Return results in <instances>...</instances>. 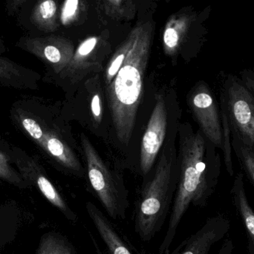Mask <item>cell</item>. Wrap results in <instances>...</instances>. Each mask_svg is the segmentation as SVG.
Returning a JSON list of instances; mask_svg holds the SVG:
<instances>
[{
  "label": "cell",
  "instance_id": "cell-25",
  "mask_svg": "<svg viewBox=\"0 0 254 254\" xmlns=\"http://www.w3.org/2000/svg\"><path fill=\"white\" fill-rule=\"evenodd\" d=\"M90 107L94 122L97 125H99L102 121L103 117V101L101 94L99 92H95L92 95Z\"/></svg>",
  "mask_w": 254,
  "mask_h": 254
},
{
  "label": "cell",
  "instance_id": "cell-20",
  "mask_svg": "<svg viewBox=\"0 0 254 254\" xmlns=\"http://www.w3.org/2000/svg\"><path fill=\"white\" fill-rule=\"evenodd\" d=\"M104 13L116 19H133L136 13V5L131 0H106L101 1Z\"/></svg>",
  "mask_w": 254,
  "mask_h": 254
},
{
  "label": "cell",
  "instance_id": "cell-13",
  "mask_svg": "<svg viewBox=\"0 0 254 254\" xmlns=\"http://www.w3.org/2000/svg\"><path fill=\"white\" fill-rule=\"evenodd\" d=\"M86 210L109 254H134L105 213L93 202L86 203Z\"/></svg>",
  "mask_w": 254,
  "mask_h": 254
},
{
  "label": "cell",
  "instance_id": "cell-9",
  "mask_svg": "<svg viewBox=\"0 0 254 254\" xmlns=\"http://www.w3.org/2000/svg\"><path fill=\"white\" fill-rule=\"evenodd\" d=\"M167 124L165 101L162 96H158L140 146L139 173L143 178L153 168L159 156L165 138Z\"/></svg>",
  "mask_w": 254,
  "mask_h": 254
},
{
  "label": "cell",
  "instance_id": "cell-12",
  "mask_svg": "<svg viewBox=\"0 0 254 254\" xmlns=\"http://www.w3.org/2000/svg\"><path fill=\"white\" fill-rule=\"evenodd\" d=\"M231 228V222L225 215L212 216L169 254H209L213 246L225 238Z\"/></svg>",
  "mask_w": 254,
  "mask_h": 254
},
{
  "label": "cell",
  "instance_id": "cell-7",
  "mask_svg": "<svg viewBox=\"0 0 254 254\" xmlns=\"http://www.w3.org/2000/svg\"><path fill=\"white\" fill-rule=\"evenodd\" d=\"M226 111L238 139L254 149V98L238 81L233 80L227 90Z\"/></svg>",
  "mask_w": 254,
  "mask_h": 254
},
{
  "label": "cell",
  "instance_id": "cell-22",
  "mask_svg": "<svg viewBox=\"0 0 254 254\" xmlns=\"http://www.w3.org/2000/svg\"><path fill=\"white\" fill-rule=\"evenodd\" d=\"M130 43H131V39L128 34L126 40L119 46L116 53L110 59L105 72L106 87L111 85L113 79H115L116 75L120 70L121 67L123 65L127 55H128V50H129Z\"/></svg>",
  "mask_w": 254,
  "mask_h": 254
},
{
  "label": "cell",
  "instance_id": "cell-11",
  "mask_svg": "<svg viewBox=\"0 0 254 254\" xmlns=\"http://www.w3.org/2000/svg\"><path fill=\"white\" fill-rule=\"evenodd\" d=\"M21 43L22 49L38 57L59 75L66 68L75 51L71 40L59 35L25 38Z\"/></svg>",
  "mask_w": 254,
  "mask_h": 254
},
{
  "label": "cell",
  "instance_id": "cell-6",
  "mask_svg": "<svg viewBox=\"0 0 254 254\" xmlns=\"http://www.w3.org/2000/svg\"><path fill=\"white\" fill-rule=\"evenodd\" d=\"M10 155L13 164L17 167L24 180L33 183L51 204L56 207L72 223L78 222V216L71 209L65 198L49 180L42 166L19 148L10 147Z\"/></svg>",
  "mask_w": 254,
  "mask_h": 254
},
{
  "label": "cell",
  "instance_id": "cell-18",
  "mask_svg": "<svg viewBox=\"0 0 254 254\" xmlns=\"http://www.w3.org/2000/svg\"><path fill=\"white\" fill-rule=\"evenodd\" d=\"M10 147L0 143V178L19 188H26L28 183L13 167Z\"/></svg>",
  "mask_w": 254,
  "mask_h": 254
},
{
  "label": "cell",
  "instance_id": "cell-17",
  "mask_svg": "<svg viewBox=\"0 0 254 254\" xmlns=\"http://www.w3.org/2000/svg\"><path fill=\"white\" fill-rule=\"evenodd\" d=\"M58 4L53 0L40 1L33 11V22L42 31H55L58 28Z\"/></svg>",
  "mask_w": 254,
  "mask_h": 254
},
{
  "label": "cell",
  "instance_id": "cell-4",
  "mask_svg": "<svg viewBox=\"0 0 254 254\" xmlns=\"http://www.w3.org/2000/svg\"><path fill=\"white\" fill-rule=\"evenodd\" d=\"M11 116L19 129L49 158L69 174L80 178L85 168L65 140L40 117L31 101H21L12 107Z\"/></svg>",
  "mask_w": 254,
  "mask_h": 254
},
{
  "label": "cell",
  "instance_id": "cell-19",
  "mask_svg": "<svg viewBox=\"0 0 254 254\" xmlns=\"http://www.w3.org/2000/svg\"><path fill=\"white\" fill-rule=\"evenodd\" d=\"M37 254H77V252L65 237L58 234H49L42 239Z\"/></svg>",
  "mask_w": 254,
  "mask_h": 254
},
{
  "label": "cell",
  "instance_id": "cell-23",
  "mask_svg": "<svg viewBox=\"0 0 254 254\" xmlns=\"http://www.w3.org/2000/svg\"><path fill=\"white\" fill-rule=\"evenodd\" d=\"M86 2L79 0H68L61 9V20L64 25H69L79 20L86 11Z\"/></svg>",
  "mask_w": 254,
  "mask_h": 254
},
{
  "label": "cell",
  "instance_id": "cell-14",
  "mask_svg": "<svg viewBox=\"0 0 254 254\" xmlns=\"http://www.w3.org/2000/svg\"><path fill=\"white\" fill-rule=\"evenodd\" d=\"M231 195L234 208L246 230L248 252L249 254H254V210L246 194L243 173H238L234 177Z\"/></svg>",
  "mask_w": 254,
  "mask_h": 254
},
{
  "label": "cell",
  "instance_id": "cell-21",
  "mask_svg": "<svg viewBox=\"0 0 254 254\" xmlns=\"http://www.w3.org/2000/svg\"><path fill=\"white\" fill-rule=\"evenodd\" d=\"M233 145L243 173L254 187V149L239 139L234 140Z\"/></svg>",
  "mask_w": 254,
  "mask_h": 254
},
{
  "label": "cell",
  "instance_id": "cell-8",
  "mask_svg": "<svg viewBox=\"0 0 254 254\" xmlns=\"http://www.w3.org/2000/svg\"><path fill=\"white\" fill-rule=\"evenodd\" d=\"M110 51V43L103 36H92L79 44L66 68L60 74L71 82H78L89 73L102 70V63Z\"/></svg>",
  "mask_w": 254,
  "mask_h": 254
},
{
  "label": "cell",
  "instance_id": "cell-26",
  "mask_svg": "<svg viewBox=\"0 0 254 254\" xmlns=\"http://www.w3.org/2000/svg\"><path fill=\"white\" fill-rule=\"evenodd\" d=\"M234 249V246L233 240L231 238H228L224 241L218 254H233Z\"/></svg>",
  "mask_w": 254,
  "mask_h": 254
},
{
  "label": "cell",
  "instance_id": "cell-5",
  "mask_svg": "<svg viewBox=\"0 0 254 254\" xmlns=\"http://www.w3.org/2000/svg\"><path fill=\"white\" fill-rule=\"evenodd\" d=\"M81 146L86 161V176L92 194L109 217L113 220H124L129 207V199L123 177L107 166L83 134Z\"/></svg>",
  "mask_w": 254,
  "mask_h": 254
},
{
  "label": "cell",
  "instance_id": "cell-16",
  "mask_svg": "<svg viewBox=\"0 0 254 254\" xmlns=\"http://www.w3.org/2000/svg\"><path fill=\"white\" fill-rule=\"evenodd\" d=\"M32 72L13 61L0 57V84L15 88H28L34 85Z\"/></svg>",
  "mask_w": 254,
  "mask_h": 254
},
{
  "label": "cell",
  "instance_id": "cell-2",
  "mask_svg": "<svg viewBox=\"0 0 254 254\" xmlns=\"http://www.w3.org/2000/svg\"><path fill=\"white\" fill-rule=\"evenodd\" d=\"M128 35L131 43L126 60L111 85L106 87L116 136L126 146L131 140L141 100L153 40V22H138Z\"/></svg>",
  "mask_w": 254,
  "mask_h": 254
},
{
  "label": "cell",
  "instance_id": "cell-1",
  "mask_svg": "<svg viewBox=\"0 0 254 254\" xmlns=\"http://www.w3.org/2000/svg\"><path fill=\"white\" fill-rule=\"evenodd\" d=\"M178 166L177 188L159 254H170L178 228L190 207H205L219 183L220 164L216 157L207 153L200 132L182 134Z\"/></svg>",
  "mask_w": 254,
  "mask_h": 254
},
{
  "label": "cell",
  "instance_id": "cell-15",
  "mask_svg": "<svg viewBox=\"0 0 254 254\" xmlns=\"http://www.w3.org/2000/svg\"><path fill=\"white\" fill-rule=\"evenodd\" d=\"M192 21V16L185 13H176L169 18L163 34V49L166 55L174 56L177 54Z\"/></svg>",
  "mask_w": 254,
  "mask_h": 254
},
{
  "label": "cell",
  "instance_id": "cell-27",
  "mask_svg": "<svg viewBox=\"0 0 254 254\" xmlns=\"http://www.w3.org/2000/svg\"><path fill=\"white\" fill-rule=\"evenodd\" d=\"M246 85L254 92V80H252V79H247V81H246Z\"/></svg>",
  "mask_w": 254,
  "mask_h": 254
},
{
  "label": "cell",
  "instance_id": "cell-3",
  "mask_svg": "<svg viewBox=\"0 0 254 254\" xmlns=\"http://www.w3.org/2000/svg\"><path fill=\"white\" fill-rule=\"evenodd\" d=\"M178 177L179 166L176 149L167 145L153 168L143 177L136 200L134 231L142 241H151L170 216Z\"/></svg>",
  "mask_w": 254,
  "mask_h": 254
},
{
  "label": "cell",
  "instance_id": "cell-10",
  "mask_svg": "<svg viewBox=\"0 0 254 254\" xmlns=\"http://www.w3.org/2000/svg\"><path fill=\"white\" fill-rule=\"evenodd\" d=\"M189 103L204 135L215 146L223 149L222 119L216 101L207 85H198L192 91Z\"/></svg>",
  "mask_w": 254,
  "mask_h": 254
},
{
  "label": "cell",
  "instance_id": "cell-24",
  "mask_svg": "<svg viewBox=\"0 0 254 254\" xmlns=\"http://www.w3.org/2000/svg\"><path fill=\"white\" fill-rule=\"evenodd\" d=\"M222 133H223L224 157L226 170L230 176L234 175V166H233L232 157H231V126L229 119L227 114L226 108L222 106Z\"/></svg>",
  "mask_w": 254,
  "mask_h": 254
}]
</instances>
